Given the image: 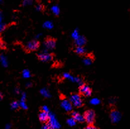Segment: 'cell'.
Segmentation results:
<instances>
[{"label":"cell","instance_id":"3","mask_svg":"<svg viewBox=\"0 0 130 129\" xmlns=\"http://www.w3.org/2000/svg\"><path fill=\"white\" fill-rule=\"evenodd\" d=\"M44 48L46 51H52L56 46V39L51 36H47L44 39Z\"/></svg>","mask_w":130,"mask_h":129},{"label":"cell","instance_id":"4","mask_svg":"<svg viewBox=\"0 0 130 129\" xmlns=\"http://www.w3.org/2000/svg\"><path fill=\"white\" fill-rule=\"evenodd\" d=\"M83 116H84L85 120V122H87L88 125H90V124H94V125L95 122L96 115H95V113L94 110H87V111H85Z\"/></svg>","mask_w":130,"mask_h":129},{"label":"cell","instance_id":"22","mask_svg":"<svg viewBox=\"0 0 130 129\" xmlns=\"http://www.w3.org/2000/svg\"><path fill=\"white\" fill-rule=\"evenodd\" d=\"M23 76L25 78L27 77H30V73L28 70H25L23 71Z\"/></svg>","mask_w":130,"mask_h":129},{"label":"cell","instance_id":"1","mask_svg":"<svg viewBox=\"0 0 130 129\" xmlns=\"http://www.w3.org/2000/svg\"><path fill=\"white\" fill-rule=\"evenodd\" d=\"M70 100L73 106L77 108H82L84 105L83 99L82 98V95L80 93H72L70 97Z\"/></svg>","mask_w":130,"mask_h":129},{"label":"cell","instance_id":"13","mask_svg":"<svg viewBox=\"0 0 130 129\" xmlns=\"http://www.w3.org/2000/svg\"><path fill=\"white\" fill-rule=\"evenodd\" d=\"M11 107H12V108L13 109V110H19L20 108V103L18 101H13L11 103Z\"/></svg>","mask_w":130,"mask_h":129},{"label":"cell","instance_id":"15","mask_svg":"<svg viewBox=\"0 0 130 129\" xmlns=\"http://www.w3.org/2000/svg\"><path fill=\"white\" fill-rule=\"evenodd\" d=\"M45 7L43 5L42 3H37L35 5V10L37 11H39V12H43L44 10Z\"/></svg>","mask_w":130,"mask_h":129},{"label":"cell","instance_id":"6","mask_svg":"<svg viewBox=\"0 0 130 129\" xmlns=\"http://www.w3.org/2000/svg\"><path fill=\"white\" fill-rule=\"evenodd\" d=\"M54 53H49L47 51H44L42 53L37 55L38 60L42 62H49V61L53 60L54 58Z\"/></svg>","mask_w":130,"mask_h":129},{"label":"cell","instance_id":"8","mask_svg":"<svg viewBox=\"0 0 130 129\" xmlns=\"http://www.w3.org/2000/svg\"><path fill=\"white\" fill-rule=\"evenodd\" d=\"M110 117H111V121H112V123H116L121 120V114L117 109L112 108L111 111Z\"/></svg>","mask_w":130,"mask_h":129},{"label":"cell","instance_id":"20","mask_svg":"<svg viewBox=\"0 0 130 129\" xmlns=\"http://www.w3.org/2000/svg\"><path fill=\"white\" fill-rule=\"evenodd\" d=\"M33 2H34V0H23L22 5L23 6L30 5H31Z\"/></svg>","mask_w":130,"mask_h":129},{"label":"cell","instance_id":"19","mask_svg":"<svg viewBox=\"0 0 130 129\" xmlns=\"http://www.w3.org/2000/svg\"><path fill=\"white\" fill-rule=\"evenodd\" d=\"M43 27L44 28H46V29H52V27H53V24H52V22H46L44 24V25H43Z\"/></svg>","mask_w":130,"mask_h":129},{"label":"cell","instance_id":"24","mask_svg":"<svg viewBox=\"0 0 130 129\" xmlns=\"http://www.w3.org/2000/svg\"><path fill=\"white\" fill-rule=\"evenodd\" d=\"M85 128L87 129H96L97 127L95 126H94V124H90V125H87V126H86Z\"/></svg>","mask_w":130,"mask_h":129},{"label":"cell","instance_id":"11","mask_svg":"<svg viewBox=\"0 0 130 129\" xmlns=\"http://www.w3.org/2000/svg\"><path fill=\"white\" fill-rule=\"evenodd\" d=\"M87 42V40L85 37L79 35L78 37L74 40V45L75 46H84Z\"/></svg>","mask_w":130,"mask_h":129},{"label":"cell","instance_id":"2","mask_svg":"<svg viewBox=\"0 0 130 129\" xmlns=\"http://www.w3.org/2000/svg\"><path fill=\"white\" fill-rule=\"evenodd\" d=\"M40 42L39 40L34 39V40H32L28 42L26 46L24 48V50H25V52L27 53H29L30 52L35 51L37 50H39V48H40Z\"/></svg>","mask_w":130,"mask_h":129},{"label":"cell","instance_id":"25","mask_svg":"<svg viewBox=\"0 0 130 129\" xmlns=\"http://www.w3.org/2000/svg\"><path fill=\"white\" fill-rule=\"evenodd\" d=\"M5 45L3 42H0V48L2 49H5Z\"/></svg>","mask_w":130,"mask_h":129},{"label":"cell","instance_id":"10","mask_svg":"<svg viewBox=\"0 0 130 129\" xmlns=\"http://www.w3.org/2000/svg\"><path fill=\"white\" fill-rule=\"evenodd\" d=\"M61 107L67 112H71L73 108V104L71 103L70 100L64 99L61 101Z\"/></svg>","mask_w":130,"mask_h":129},{"label":"cell","instance_id":"17","mask_svg":"<svg viewBox=\"0 0 130 129\" xmlns=\"http://www.w3.org/2000/svg\"><path fill=\"white\" fill-rule=\"evenodd\" d=\"M76 123H77V121H76L75 120V119L72 117L71 118L68 119V120H67V123L71 126H74V125H75Z\"/></svg>","mask_w":130,"mask_h":129},{"label":"cell","instance_id":"18","mask_svg":"<svg viewBox=\"0 0 130 129\" xmlns=\"http://www.w3.org/2000/svg\"><path fill=\"white\" fill-rule=\"evenodd\" d=\"M92 58H85L84 59V60H83V62H84V63L85 64V65H90V64L93 62V60Z\"/></svg>","mask_w":130,"mask_h":129},{"label":"cell","instance_id":"12","mask_svg":"<svg viewBox=\"0 0 130 129\" xmlns=\"http://www.w3.org/2000/svg\"><path fill=\"white\" fill-rule=\"evenodd\" d=\"M74 52L77 55H79V56H84L87 53V50L85 48L84 46H75L74 49Z\"/></svg>","mask_w":130,"mask_h":129},{"label":"cell","instance_id":"16","mask_svg":"<svg viewBox=\"0 0 130 129\" xmlns=\"http://www.w3.org/2000/svg\"><path fill=\"white\" fill-rule=\"evenodd\" d=\"M0 61L2 62V65L5 67H7L8 65V64H7V58H5V56H3V55H1L0 56Z\"/></svg>","mask_w":130,"mask_h":129},{"label":"cell","instance_id":"7","mask_svg":"<svg viewBox=\"0 0 130 129\" xmlns=\"http://www.w3.org/2000/svg\"><path fill=\"white\" fill-rule=\"evenodd\" d=\"M51 119V115L49 113L48 111L41 110L39 114V120L42 123H49Z\"/></svg>","mask_w":130,"mask_h":129},{"label":"cell","instance_id":"27","mask_svg":"<svg viewBox=\"0 0 130 129\" xmlns=\"http://www.w3.org/2000/svg\"><path fill=\"white\" fill-rule=\"evenodd\" d=\"M2 13H1V12H0V22H2Z\"/></svg>","mask_w":130,"mask_h":129},{"label":"cell","instance_id":"5","mask_svg":"<svg viewBox=\"0 0 130 129\" xmlns=\"http://www.w3.org/2000/svg\"><path fill=\"white\" fill-rule=\"evenodd\" d=\"M79 93L82 96L90 97L92 94V90L87 83H83L79 86Z\"/></svg>","mask_w":130,"mask_h":129},{"label":"cell","instance_id":"26","mask_svg":"<svg viewBox=\"0 0 130 129\" xmlns=\"http://www.w3.org/2000/svg\"><path fill=\"white\" fill-rule=\"evenodd\" d=\"M3 94H2V93L1 91H0V101H2V99H3Z\"/></svg>","mask_w":130,"mask_h":129},{"label":"cell","instance_id":"21","mask_svg":"<svg viewBox=\"0 0 130 129\" xmlns=\"http://www.w3.org/2000/svg\"><path fill=\"white\" fill-rule=\"evenodd\" d=\"M90 103L92 104H94V105H97V104H99L100 103V100H99L97 98H94L90 101Z\"/></svg>","mask_w":130,"mask_h":129},{"label":"cell","instance_id":"23","mask_svg":"<svg viewBox=\"0 0 130 129\" xmlns=\"http://www.w3.org/2000/svg\"><path fill=\"white\" fill-rule=\"evenodd\" d=\"M78 36H79V34H78V30H75L74 31V32L73 33V34H72V37H73V39H74V40H75V39H77Z\"/></svg>","mask_w":130,"mask_h":129},{"label":"cell","instance_id":"28","mask_svg":"<svg viewBox=\"0 0 130 129\" xmlns=\"http://www.w3.org/2000/svg\"><path fill=\"white\" fill-rule=\"evenodd\" d=\"M2 0H0V3H2Z\"/></svg>","mask_w":130,"mask_h":129},{"label":"cell","instance_id":"9","mask_svg":"<svg viewBox=\"0 0 130 129\" xmlns=\"http://www.w3.org/2000/svg\"><path fill=\"white\" fill-rule=\"evenodd\" d=\"M70 115L77 122L80 123H83L85 121L84 116L82 115L80 113L77 112V111H72L70 113Z\"/></svg>","mask_w":130,"mask_h":129},{"label":"cell","instance_id":"14","mask_svg":"<svg viewBox=\"0 0 130 129\" xmlns=\"http://www.w3.org/2000/svg\"><path fill=\"white\" fill-rule=\"evenodd\" d=\"M51 10H52V13H53V14L54 15L58 16L59 15L60 10L58 6H53V7H52V8H51Z\"/></svg>","mask_w":130,"mask_h":129}]
</instances>
